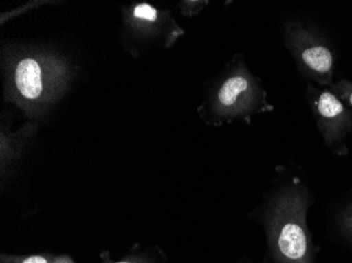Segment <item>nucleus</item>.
<instances>
[{
	"label": "nucleus",
	"instance_id": "0eeeda50",
	"mask_svg": "<svg viewBox=\"0 0 352 263\" xmlns=\"http://www.w3.org/2000/svg\"><path fill=\"white\" fill-rule=\"evenodd\" d=\"M330 89L352 110V81L347 78L339 79L334 81Z\"/></svg>",
	"mask_w": 352,
	"mask_h": 263
},
{
	"label": "nucleus",
	"instance_id": "7ed1b4c3",
	"mask_svg": "<svg viewBox=\"0 0 352 263\" xmlns=\"http://www.w3.org/2000/svg\"><path fill=\"white\" fill-rule=\"evenodd\" d=\"M274 106L268 100V93L262 80L253 76L243 59L235 65L230 74L221 81L212 110L219 118H242L250 124L254 115L274 112Z\"/></svg>",
	"mask_w": 352,
	"mask_h": 263
},
{
	"label": "nucleus",
	"instance_id": "423d86ee",
	"mask_svg": "<svg viewBox=\"0 0 352 263\" xmlns=\"http://www.w3.org/2000/svg\"><path fill=\"white\" fill-rule=\"evenodd\" d=\"M336 225L338 231L352 241V195L345 203L340 207L336 218Z\"/></svg>",
	"mask_w": 352,
	"mask_h": 263
},
{
	"label": "nucleus",
	"instance_id": "39448f33",
	"mask_svg": "<svg viewBox=\"0 0 352 263\" xmlns=\"http://www.w3.org/2000/svg\"><path fill=\"white\" fill-rule=\"evenodd\" d=\"M15 82L21 94L28 100H35L43 92V71L36 60L25 58L16 68Z\"/></svg>",
	"mask_w": 352,
	"mask_h": 263
},
{
	"label": "nucleus",
	"instance_id": "f03ea898",
	"mask_svg": "<svg viewBox=\"0 0 352 263\" xmlns=\"http://www.w3.org/2000/svg\"><path fill=\"white\" fill-rule=\"evenodd\" d=\"M284 43L304 78L321 88L333 84L337 47L323 27L307 19H289L284 25Z\"/></svg>",
	"mask_w": 352,
	"mask_h": 263
},
{
	"label": "nucleus",
	"instance_id": "20e7f679",
	"mask_svg": "<svg viewBox=\"0 0 352 263\" xmlns=\"http://www.w3.org/2000/svg\"><path fill=\"white\" fill-rule=\"evenodd\" d=\"M306 100L326 146L338 156L348 154V135L352 132V110L330 88L306 87Z\"/></svg>",
	"mask_w": 352,
	"mask_h": 263
},
{
	"label": "nucleus",
	"instance_id": "6e6552de",
	"mask_svg": "<svg viewBox=\"0 0 352 263\" xmlns=\"http://www.w3.org/2000/svg\"><path fill=\"white\" fill-rule=\"evenodd\" d=\"M133 14L136 19H144L150 23H155L158 19L157 10L147 3H140V5H136Z\"/></svg>",
	"mask_w": 352,
	"mask_h": 263
},
{
	"label": "nucleus",
	"instance_id": "1a4fd4ad",
	"mask_svg": "<svg viewBox=\"0 0 352 263\" xmlns=\"http://www.w3.org/2000/svg\"><path fill=\"white\" fill-rule=\"evenodd\" d=\"M23 263H47L45 259L41 257H31L28 258L27 260L23 261Z\"/></svg>",
	"mask_w": 352,
	"mask_h": 263
},
{
	"label": "nucleus",
	"instance_id": "f257e3e1",
	"mask_svg": "<svg viewBox=\"0 0 352 263\" xmlns=\"http://www.w3.org/2000/svg\"><path fill=\"white\" fill-rule=\"evenodd\" d=\"M314 203L300 177L290 179L271 197L263 213L269 256L274 263H314L316 249L307 225Z\"/></svg>",
	"mask_w": 352,
	"mask_h": 263
}]
</instances>
